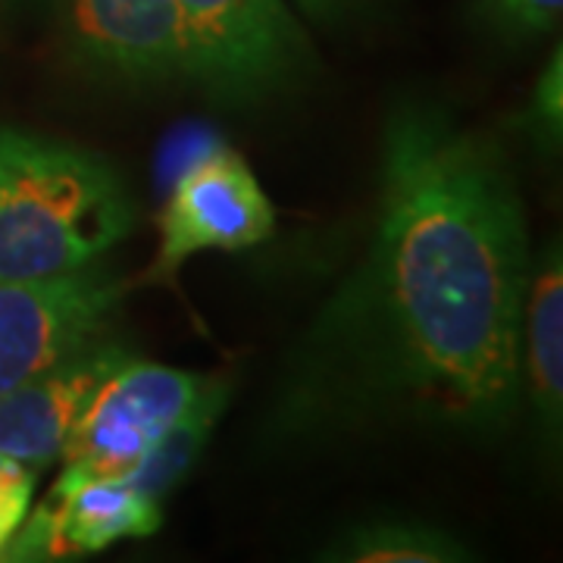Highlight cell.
Listing matches in <instances>:
<instances>
[{"label": "cell", "instance_id": "2", "mask_svg": "<svg viewBox=\"0 0 563 563\" xmlns=\"http://www.w3.org/2000/svg\"><path fill=\"white\" fill-rule=\"evenodd\" d=\"M132 225L135 207L110 163L63 141L0 129V282L81 273Z\"/></svg>", "mask_w": 563, "mask_h": 563}, {"label": "cell", "instance_id": "6", "mask_svg": "<svg viewBox=\"0 0 563 563\" xmlns=\"http://www.w3.org/2000/svg\"><path fill=\"white\" fill-rule=\"evenodd\" d=\"M120 291L91 266L63 279L0 282V395L101 342Z\"/></svg>", "mask_w": 563, "mask_h": 563}, {"label": "cell", "instance_id": "17", "mask_svg": "<svg viewBox=\"0 0 563 563\" xmlns=\"http://www.w3.org/2000/svg\"><path fill=\"white\" fill-rule=\"evenodd\" d=\"M32 466H25V463L20 461H10V457H3L0 454V485H7V483H13L16 476H22V473H29ZM38 473V470H35Z\"/></svg>", "mask_w": 563, "mask_h": 563}, {"label": "cell", "instance_id": "7", "mask_svg": "<svg viewBox=\"0 0 563 563\" xmlns=\"http://www.w3.org/2000/svg\"><path fill=\"white\" fill-rule=\"evenodd\" d=\"M161 529V504L125 479L54 485L32 520L13 532L3 558L44 561L91 554L122 539H144Z\"/></svg>", "mask_w": 563, "mask_h": 563}, {"label": "cell", "instance_id": "5", "mask_svg": "<svg viewBox=\"0 0 563 563\" xmlns=\"http://www.w3.org/2000/svg\"><path fill=\"white\" fill-rule=\"evenodd\" d=\"M276 232L273 203L229 144H207L179 169L161 213V254L147 279H173L201 251H244Z\"/></svg>", "mask_w": 563, "mask_h": 563}, {"label": "cell", "instance_id": "15", "mask_svg": "<svg viewBox=\"0 0 563 563\" xmlns=\"http://www.w3.org/2000/svg\"><path fill=\"white\" fill-rule=\"evenodd\" d=\"M32 488H35V470L22 473L13 483L0 485V554H3L7 542L13 539V532L22 526L25 514H29Z\"/></svg>", "mask_w": 563, "mask_h": 563}, {"label": "cell", "instance_id": "8", "mask_svg": "<svg viewBox=\"0 0 563 563\" xmlns=\"http://www.w3.org/2000/svg\"><path fill=\"white\" fill-rule=\"evenodd\" d=\"M69 38L79 60L101 76H188V47L173 0H69Z\"/></svg>", "mask_w": 563, "mask_h": 563}, {"label": "cell", "instance_id": "16", "mask_svg": "<svg viewBox=\"0 0 563 563\" xmlns=\"http://www.w3.org/2000/svg\"><path fill=\"white\" fill-rule=\"evenodd\" d=\"M307 20L320 25H347L363 13H369L379 0H295Z\"/></svg>", "mask_w": 563, "mask_h": 563}, {"label": "cell", "instance_id": "10", "mask_svg": "<svg viewBox=\"0 0 563 563\" xmlns=\"http://www.w3.org/2000/svg\"><path fill=\"white\" fill-rule=\"evenodd\" d=\"M520 391L548 439L558 442L563 417V261L548 244L529 276L520 322Z\"/></svg>", "mask_w": 563, "mask_h": 563}, {"label": "cell", "instance_id": "9", "mask_svg": "<svg viewBox=\"0 0 563 563\" xmlns=\"http://www.w3.org/2000/svg\"><path fill=\"white\" fill-rule=\"evenodd\" d=\"M113 344H88L0 395V454L41 470L57 461L85 404L122 361Z\"/></svg>", "mask_w": 563, "mask_h": 563}, {"label": "cell", "instance_id": "12", "mask_svg": "<svg viewBox=\"0 0 563 563\" xmlns=\"http://www.w3.org/2000/svg\"><path fill=\"white\" fill-rule=\"evenodd\" d=\"M466 558L457 539L420 523L357 526L329 551V561L351 563H451Z\"/></svg>", "mask_w": 563, "mask_h": 563}, {"label": "cell", "instance_id": "4", "mask_svg": "<svg viewBox=\"0 0 563 563\" xmlns=\"http://www.w3.org/2000/svg\"><path fill=\"white\" fill-rule=\"evenodd\" d=\"M213 379L176 366L122 357L85 404L63 444V470L54 485L125 479L163 432L179 422Z\"/></svg>", "mask_w": 563, "mask_h": 563}, {"label": "cell", "instance_id": "14", "mask_svg": "<svg viewBox=\"0 0 563 563\" xmlns=\"http://www.w3.org/2000/svg\"><path fill=\"white\" fill-rule=\"evenodd\" d=\"M563 54L554 51L551 63L544 66L542 79L536 85L532 103L526 110L523 129H529L536 139L542 141L544 151L561 144V122H563Z\"/></svg>", "mask_w": 563, "mask_h": 563}, {"label": "cell", "instance_id": "1", "mask_svg": "<svg viewBox=\"0 0 563 563\" xmlns=\"http://www.w3.org/2000/svg\"><path fill=\"white\" fill-rule=\"evenodd\" d=\"M526 247L501 151L435 103H398L385 120L376 239L310 332L291 410L504 429L523 395Z\"/></svg>", "mask_w": 563, "mask_h": 563}, {"label": "cell", "instance_id": "13", "mask_svg": "<svg viewBox=\"0 0 563 563\" xmlns=\"http://www.w3.org/2000/svg\"><path fill=\"white\" fill-rule=\"evenodd\" d=\"M563 0H479V16L510 38H539L558 29Z\"/></svg>", "mask_w": 563, "mask_h": 563}, {"label": "cell", "instance_id": "11", "mask_svg": "<svg viewBox=\"0 0 563 563\" xmlns=\"http://www.w3.org/2000/svg\"><path fill=\"white\" fill-rule=\"evenodd\" d=\"M225 395H229L225 383L213 379L210 388L203 391L201 401L163 432L161 442L154 444L151 454L125 476V483L135 485L141 495L161 504L191 473V466L201 457L203 444L210 439L222 407H225Z\"/></svg>", "mask_w": 563, "mask_h": 563}, {"label": "cell", "instance_id": "3", "mask_svg": "<svg viewBox=\"0 0 563 563\" xmlns=\"http://www.w3.org/2000/svg\"><path fill=\"white\" fill-rule=\"evenodd\" d=\"M188 76L225 103H257L303 76L310 41L285 0H173Z\"/></svg>", "mask_w": 563, "mask_h": 563}]
</instances>
